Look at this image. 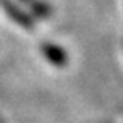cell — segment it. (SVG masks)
<instances>
[{"instance_id": "6da1fadb", "label": "cell", "mask_w": 123, "mask_h": 123, "mask_svg": "<svg viewBox=\"0 0 123 123\" xmlns=\"http://www.w3.org/2000/svg\"><path fill=\"white\" fill-rule=\"evenodd\" d=\"M42 53H43V56L48 59V62H51L53 66H56V67L67 66L69 56L61 46L53 45V43H43V45H42Z\"/></svg>"}, {"instance_id": "7a4b0ae2", "label": "cell", "mask_w": 123, "mask_h": 123, "mask_svg": "<svg viewBox=\"0 0 123 123\" xmlns=\"http://www.w3.org/2000/svg\"><path fill=\"white\" fill-rule=\"evenodd\" d=\"M0 3L3 5L5 11H6V13H8L18 24H21V26H24V27H27V29L32 27V19H31V16H27L24 11L18 10V6H16L14 3H11L10 0H0Z\"/></svg>"}, {"instance_id": "3957f363", "label": "cell", "mask_w": 123, "mask_h": 123, "mask_svg": "<svg viewBox=\"0 0 123 123\" xmlns=\"http://www.w3.org/2000/svg\"><path fill=\"white\" fill-rule=\"evenodd\" d=\"M0 123H3V122H0Z\"/></svg>"}]
</instances>
